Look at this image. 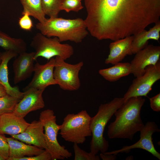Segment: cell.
Here are the masks:
<instances>
[{"mask_svg":"<svg viewBox=\"0 0 160 160\" xmlns=\"http://www.w3.org/2000/svg\"><path fill=\"white\" fill-rule=\"evenodd\" d=\"M145 100L142 97H136L124 102L115 113V120L108 127L109 138L133 140L135 134L145 125L140 113Z\"/></svg>","mask_w":160,"mask_h":160,"instance_id":"obj_1","label":"cell"},{"mask_svg":"<svg viewBox=\"0 0 160 160\" xmlns=\"http://www.w3.org/2000/svg\"><path fill=\"white\" fill-rule=\"evenodd\" d=\"M36 27L44 36L57 37L60 42L69 40L79 43L88 34L84 20L79 18H49L44 22L37 23Z\"/></svg>","mask_w":160,"mask_h":160,"instance_id":"obj_2","label":"cell"},{"mask_svg":"<svg viewBox=\"0 0 160 160\" xmlns=\"http://www.w3.org/2000/svg\"><path fill=\"white\" fill-rule=\"evenodd\" d=\"M123 97H116L107 103L99 106L96 114L91 117L90 128L92 138L90 143V152L95 155L99 152L107 151L108 142L104 136L105 129L116 111L124 103Z\"/></svg>","mask_w":160,"mask_h":160,"instance_id":"obj_3","label":"cell"},{"mask_svg":"<svg viewBox=\"0 0 160 160\" xmlns=\"http://www.w3.org/2000/svg\"><path fill=\"white\" fill-rule=\"evenodd\" d=\"M91 119L85 110L76 114L68 113L60 125V134L66 141L78 144H82L87 137L92 136Z\"/></svg>","mask_w":160,"mask_h":160,"instance_id":"obj_4","label":"cell"},{"mask_svg":"<svg viewBox=\"0 0 160 160\" xmlns=\"http://www.w3.org/2000/svg\"><path fill=\"white\" fill-rule=\"evenodd\" d=\"M30 45L35 50L33 57L34 61L40 57L48 61L56 56L65 60L74 53L73 47L71 45L61 44L57 37H48L40 33H36L33 36Z\"/></svg>","mask_w":160,"mask_h":160,"instance_id":"obj_5","label":"cell"},{"mask_svg":"<svg viewBox=\"0 0 160 160\" xmlns=\"http://www.w3.org/2000/svg\"><path fill=\"white\" fill-rule=\"evenodd\" d=\"M39 120L43 124L45 139L47 149L51 154L52 160H63L72 156V153L63 146L60 145L57 136L60 125L56 123V117L54 111L47 109L40 113Z\"/></svg>","mask_w":160,"mask_h":160,"instance_id":"obj_6","label":"cell"},{"mask_svg":"<svg viewBox=\"0 0 160 160\" xmlns=\"http://www.w3.org/2000/svg\"><path fill=\"white\" fill-rule=\"evenodd\" d=\"M55 60L53 74L57 84L64 90L73 91L78 90L81 86L79 73L83 65V62L70 64L59 56L56 57Z\"/></svg>","mask_w":160,"mask_h":160,"instance_id":"obj_7","label":"cell"},{"mask_svg":"<svg viewBox=\"0 0 160 160\" xmlns=\"http://www.w3.org/2000/svg\"><path fill=\"white\" fill-rule=\"evenodd\" d=\"M144 73L134 79L123 97L124 102L133 97H147L154 84L160 79V62L148 66Z\"/></svg>","mask_w":160,"mask_h":160,"instance_id":"obj_8","label":"cell"},{"mask_svg":"<svg viewBox=\"0 0 160 160\" xmlns=\"http://www.w3.org/2000/svg\"><path fill=\"white\" fill-rule=\"evenodd\" d=\"M160 131L157 125L154 121H148L140 132V139L137 142L130 145L124 146L121 149L110 152L107 151L104 153L116 155L120 153L128 152L132 149L140 148L147 151L160 160V154L154 146L152 138L153 133Z\"/></svg>","mask_w":160,"mask_h":160,"instance_id":"obj_9","label":"cell"},{"mask_svg":"<svg viewBox=\"0 0 160 160\" xmlns=\"http://www.w3.org/2000/svg\"><path fill=\"white\" fill-rule=\"evenodd\" d=\"M135 54L130 64L131 73L136 78L143 75L148 66L155 65L160 61V46L148 45Z\"/></svg>","mask_w":160,"mask_h":160,"instance_id":"obj_10","label":"cell"},{"mask_svg":"<svg viewBox=\"0 0 160 160\" xmlns=\"http://www.w3.org/2000/svg\"><path fill=\"white\" fill-rule=\"evenodd\" d=\"M55 65V60L53 58L44 64L36 63L34 65L33 78L23 90L30 88L45 89L49 86L57 84L54 77Z\"/></svg>","mask_w":160,"mask_h":160,"instance_id":"obj_11","label":"cell"},{"mask_svg":"<svg viewBox=\"0 0 160 160\" xmlns=\"http://www.w3.org/2000/svg\"><path fill=\"white\" fill-rule=\"evenodd\" d=\"M44 90L33 88L24 90L23 97L16 105L13 112L24 118L29 113L44 108L45 103L42 94Z\"/></svg>","mask_w":160,"mask_h":160,"instance_id":"obj_12","label":"cell"},{"mask_svg":"<svg viewBox=\"0 0 160 160\" xmlns=\"http://www.w3.org/2000/svg\"><path fill=\"white\" fill-rule=\"evenodd\" d=\"M44 130L42 122L40 120H34L29 124L23 132L11 136L26 144L47 150Z\"/></svg>","mask_w":160,"mask_h":160,"instance_id":"obj_13","label":"cell"},{"mask_svg":"<svg viewBox=\"0 0 160 160\" xmlns=\"http://www.w3.org/2000/svg\"><path fill=\"white\" fill-rule=\"evenodd\" d=\"M14 60L13 69L14 82L17 84L29 77L33 72L35 52L21 53Z\"/></svg>","mask_w":160,"mask_h":160,"instance_id":"obj_14","label":"cell"},{"mask_svg":"<svg viewBox=\"0 0 160 160\" xmlns=\"http://www.w3.org/2000/svg\"><path fill=\"white\" fill-rule=\"evenodd\" d=\"M9 147V157L7 160H19L20 158L39 155L45 150L26 144L12 137H6Z\"/></svg>","mask_w":160,"mask_h":160,"instance_id":"obj_15","label":"cell"},{"mask_svg":"<svg viewBox=\"0 0 160 160\" xmlns=\"http://www.w3.org/2000/svg\"><path fill=\"white\" fill-rule=\"evenodd\" d=\"M30 123L12 112L0 116V133L11 135L23 132Z\"/></svg>","mask_w":160,"mask_h":160,"instance_id":"obj_16","label":"cell"},{"mask_svg":"<svg viewBox=\"0 0 160 160\" xmlns=\"http://www.w3.org/2000/svg\"><path fill=\"white\" fill-rule=\"evenodd\" d=\"M133 35L125 37L110 43L109 53L105 63L107 64L114 65L120 62L129 55Z\"/></svg>","mask_w":160,"mask_h":160,"instance_id":"obj_17","label":"cell"},{"mask_svg":"<svg viewBox=\"0 0 160 160\" xmlns=\"http://www.w3.org/2000/svg\"><path fill=\"white\" fill-rule=\"evenodd\" d=\"M160 21L148 31L145 29L133 35L129 55L135 54L148 45V41L153 40L158 41L160 37Z\"/></svg>","mask_w":160,"mask_h":160,"instance_id":"obj_18","label":"cell"},{"mask_svg":"<svg viewBox=\"0 0 160 160\" xmlns=\"http://www.w3.org/2000/svg\"><path fill=\"white\" fill-rule=\"evenodd\" d=\"M18 55L11 51H6L2 52V61L0 64V82L5 88L7 94L21 99L24 92H20L17 87L11 86L8 78V63L10 60Z\"/></svg>","mask_w":160,"mask_h":160,"instance_id":"obj_19","label":"cell"},{"mask_svg":"<svg viewBox=\"0 0 160 160\" xmlns=\"http://www.w3.org/2000/svg\"><path fill=\"white\" fill-rule=\"evenodd\" d=\"M99 73L106 80L114 82L131 73L130 64L118 63L111 67L100 70Z\"/></svg>","mask_w":160,"mask_h":160,"instance_id":"obj_20","label":"cell"},{"mask_svg":"<svg viewBox=\"0 0 160 160\" xmlns=\"http://www.w3.org/2000/svg\"><path fill=\"white\" fill-rule=\"evenodd\" d=\"M0 47L6 51H12L18 55L27 50L26 43L23 39L12 38L1 31Z\"/></svg>","mask_w":160,"mask_h":160,"instance_id":"obj_21","label":"cell"},{"mask_svg":"<svg viewBox=\"0 0 160 160\" xmlns=\"http://www.w3.org/2000/svg\"><path fill=\"white\" fill-rule=\"evenodd\" d=\"M23 9V12H27L30 16L33 17L43 23L47 19L43 10L41 0H20Z\"/></svg>","mask_w":160,"mask_h":160,"instance_id":"obj_22","label":"cell"},{"mask_svg":"<svg viewBox=\"0 0 160 160\" xmlns=\"http://www.w3.org/2000/svg\"><path fill=\"white\" fill-rule=\"evenodd\" d=\"M42 8L45 15L50 18L58 17L60 7L64 0H41Z\"/></svg>","mask_w":160,"mask_h":160,"instance_id":"obj_23","label":"cell"},{"mask_svg":"<svg viewBox=\"0 0 160 160\" xmlns=\"http://www.w3.org/2000/svg\"><path fill=\"white\" fill-rule=\"evenodd\" d=\"M20 100L8 94L0 97V116L13 112Z\"/></svg>","mask_w":160,"mask_h":160,"instance_id":"obj_24","label":"cell"},{"mask_svg":"<svg viewBox=\"0 0 160 160\" xmlns=\"http://www.w3.org/2000/svg\"><path fill=\"white\" fill-rule=\"evenodd\" d=\"M73 149L74 160H100V157L91 152H87L80 148L78 144L74 143Z\"/></svg>","mask_w":160,"mask_h":160,"instance_id":"obj_25","label":"cell"},{"mask_svg":"<svg viewBox=\"0 0 160 160\" xmlns=\"http://www.w3.org/2000/svg\"><path fill=\"white\" fill-rule=\"evenodd\" d=\"M84 8L79 0H64L60 7V10L67 12L70 11L78 12Z\"/></svg>","mask_w":160,"mask_h":160,"instance_id":"obj_26","label":"cell"},{"mask_svg":"<svg viewBox=\"0 0 160 160\" xmlns=\"http://www.w3.org/2000/svg\"><path fill=\"white\" fill-rule=\"evenodd\" d=\"M22 15L18 20L20 28L25 31H30L33 27V23L30 16L27 12H22Z\"/></svg>","mask_w":160,"mask_h":160,"instance_id":"obj_27","label":"cell"},{"mask_svg":"<svg viewBox=\"0 0 160 160\" xmlns=\"http://www.w3.org/2000/svg\"><path fill=\"white\" fill-rule=\"evenodd\" d=\"M0 156L7 160L9 157V147L6 137L0 133Z\"/></svg>","mask_w":160,"mask_h":160,"instance_id":"obj_28","label":"cell"},{"mask_svg":"<svg viewBox=\"0 0 160 160\" xmlns=\"http://www.w3.org/2000/svg\"><path fill=\"white\" fill-rule=\"evenodd\" d=\"M128 12L133 13L137 10L142 0H121Z\"/></svg>","mask_w":160,"mask_h":160,"instance_id":"obj_29","label":"cell"},{"mask_svg":"<svg viewBox=\"0 0 160 160\" xmlns=\"http://www.w3.org/2000/svg\"><path fill=\"white\" fill-rule=\"evenodd\" d=\"M52 157L49 151L45 150L41 153L30 157H25L19 159V160H51Z\"/></svg>","mask_w":160,"mask_h":160,"instance_id":"obj_30","label":"cell"},{"mask_svg":"<svg viewBox=\"0 0 160 160\" xmlns=\"http://www.w3.org/2000/svg\"><path fill=\"white\" fill-rule=\"evenodd\" d=\"M151 108L154 111H160V93L149 98Z\"/></svg>","mask_w":160,"mask_h":160,"instance_id":"obj_31","label":"cell"},{"mask_svg":"<svg viewBox=\"0 0 160 160\" xmlns=\"http://www.w3.org/2000/svg\"><path fill=\"white\" fill-rule=\"evenodd\" d=\"M100 157L103 160H114L116 159V155L107 154L101 153Z\"/></svg>","mask_w":160,"mask_h":160,"instance_id":"obj_32","label":"cell"},{"mask_svg":"<svg viewBox=\"0 0 160 160\" xmlns=\"http://www.w3.org/2000/svg\"><path fill=\"white\" fill-rule=\"evenodd\" d=\"M7 94L5 88L0 82V97Z\"/></svg>","mask_w":160,"mask_h":160,"instance_id":"obj_33","label":"cell"},{"mask_svg":"<svg viewBox=\"0 0 160 160\" xmlns=\"http://www.w3.org/2000/svg\"><path fill=\"white\" fill-rule=\"evenodd\" d=\"M2 52H0V64L2 61Z\"/></svg>","mask_w":160,"mask_h":160,"instance_id":"obj_34","label":"cell"},{"mask_svg":"<svg viewBox=\"0 0 160 160\" xmlns=\"http://www.w3.org/2000/svg\"><path fill=\"white\" fill-rule=\"evenodd\" d=\"M5 160L4 158L0 156V160Z\"/></svg>","mask_w":160,"mask_h":160,"instance_id":"obj_35","label":"cell"},{"mask_svg":"<svg viewBox=\"0 0 160 160\" xmlns=\"http://www.w3.org/2000/svg\"><path fill=\"white\" fill-rule=\"evenodd\" d=\"M80 0V1H81V0Z\"/></svg>","mask_w":160,"mask_h":160,"instance_id":"obj_36","label":"cell"},{"mask_svg":"<svg viewBox=\"0 0 160 160\" xmlns=\"http://www.w3.org/2000/svg\"></svg>","mask_w":160,"mask_h":160,"instance_id":"obj_37","label":"cell"}]
</instances>
